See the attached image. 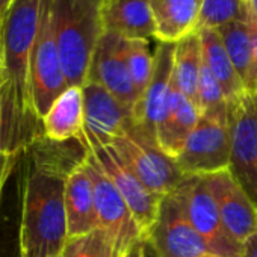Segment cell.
<instances>
[{"instance_id":"f546056e","label":"cell","mask_w":257,"mask_h":257,"mask_svg":"<svg viewBox=\"0 0 257 257\" xmlns=\"http://www.w3.org/2000/svg\"><path fill=\"white\" fill-rule=\"evenodd\" d=\"M5 150V89L0 82V152Z\"/></svg>"},{"instance_id":"6da1fadb","label":"cell","mask_w":257,"mask_h":257,"mask_svg":"<svg viewBox=\"0 0 257 257\" xmlns=\"http://www.w3.org/2000/svg\"><path fill=\"white\" fill-rule=\"evenodd\" d=\"M40 16L41 0H16L0 43V82L5 89V150H11L10 143L20 138L25 118L34 115L29 64Z\"/></svg>"},{"instance_id":"44dd1931","label":"cell","mask_w":257,"mask_h":257,"mask_svg":"<svg viewBox=\"0 0 257 257\" xmlns=\"http://www.w3.org/2000/svg\"><path fill=\"white\" fill-rule=\"evenodd\" d=\"M216 32L224 43L246 94L257 95V53L251 26L248 23H230Z\"/></svg>"},{"instance_id":"7a4b0ae2","label":"cell","mask_w":257,"mask_h":257,"mask_svg":"<svg viewBox=\"0 0 257 257\" xmlns=\"http://www.w3.org/2000/svg\"><path fill=\"white\" fill-rule=\"evenodd\" d=\"M65 176L44 162L28 173L23 188L20 257L61 255L68 240Z\"/></svg>"},{"instance_id":"8fae6325","label":"cell","mask_w":257,"mask_h":257,"mask_svg":"<svg viewBox=\"0 0 257 257\" xmlns=\"http://www.w3.org/2000/svg\"><path fill=\"white\" fill-rule=\"evenodd\" d=\"M147 239L161 257H200L212 254L210 245L189 222L174 192L162 198L158 219Z\"/></svg>"},{"instance_id":"7402d4cb","label":"cell","mask_w":257,"mask_h":257,"mask_svg":"<svg viewBox=\"0 0 257 257\" xmlns=\"http://www.w3.org/2000/svg\"><path fill=\"white\" fill-rule=\"evenodd\" d=\"M198 32L201 38L203 59L219 82L227 101L233 103L240 100L243 95H246V91L234 65L231 64L219 34L212 29H201Z\"/></svg>"},{"instance_id":"2e32d148","label":"cell","mask_w":257,"mask_h":257,"mask_svg":"<svg viewBox=\"0 0 257 257\" xmlns=\"http://www.w3.org/2000/svg\"><path fill=\"white\" fill-rule=\"evenodd\" d=\"M65 212L68 239L100 228L94 186L85 164L71 171L65 179Z\"/></svg>"},{"instance_id":"30bf717a","label":"cell","mask_w":257,"mask_h":257,"mask_svg":"<svg viewBox=\"0 0 257 257\" xmlns=\"http://www.w3.org/2000/svg\"><path fill=\"white\" fill-rule=\"evenodd\" d=\"M86 144L94 155L97 164L104 174L116 186L122 198L131 209L144 239L149 237L159 213L161 201L164 197L153 194L131 170L121 161L110 146H100L86 140Z\"/></svg>"},{"instance_id":"d6a6232c","label":"cell","mask_w":257,"mask_h":257,"mask_svg":"<svg viewBox=\"0 0 257 257\" xmlns=\"http://www.w3.org/2000/svg\"><path fill=\"white\" fill-rule=\"evenodd\" d=\"M141 257H161L153 243L149 239L143 240V248H141Z\"/></svg>"},{"instance_id":"d590c367","label":"cell","mask_w":257,"mask_h":257,"mask_svg":"<svg viewBox=\"0 0 257 257\" xmlns=\"http://www.w3.org/2000/svg\"><path fill=\"white\" fill-rule=\"evenodd\" d=\"M254 40H255V53H257V34H254Z\"/></svg>"},{"instance_id":"4316f807","label":"cell","mask_w":257,"mask_h":257,"mask_svg":"<svg viewBox=\"0 0 257 257\" xmlns=\"http://www.w3.org/2000/svg\"><path fill=\"white\" fill-rule=\"evenodd\" d=\"M227 104H228V101L225 98V94H224L219 82L216 80V77L213 76V73L210 71V68L207 67V64L203 59L200 82H198V94H197V106H198L200 112L204 113L209 110L224 107Z\"/></svg>"},{"instance_id":"52a82bcc","label":"cell","mask_w":257,"mask_h":257,"mask_svg":"<svg viewBox=\"0 0 257 257\" xmlns=\"http://www.w3.org/2000/svg\"><path fill=\"white\" fill-rule=\"evenodd\" d=\"M173 192L180 200L189 222L210 245L213 255L242 257V245L227 233L203 176H185Z\"/></svg>"},{"instance_id":"277c9868","label":"cell","mask_w":257,"mask_h":257,"mask_svg":"<svg viewBox=\"0 0 257 257\" xmlns=\"http://www.w3.org/2000/svg\"><path fill=\"white\" fill-rule=\"evenodd\" d=\"M68 88L52 19V0H41L37 40L29 64V94L35 118L40 121L55 100Z\"/></svg>"},{"instance_id":"5b68a950","label":"cell","mask_w":257,"mask_h":257,"mask_svg":"<svg viewBox=\"0 0 257 257\" xmlns=\"http://www.w3.org/2000/svg\"><path fill=\"white\" fill-rule=\"evenodd\" d=\"M183 176H209L231 167L228 104L201 113L176 159Z\"/></svg>"},{"instance_id":"5bb4252c","label":"cell","mask_w":257,"mask_h":257,"mask_svg":"<svg viewBox=\"0 0 257 257\" xmlns=\"http://www.w3.org/2000/svg\"><path fill=\"white\" fill-rule=\"evenodd\" d=\"M218 206L227 233L243 243L257 231V209L230 170L203 176Z\"/></svg>"},{"instance_id":"ba28073f","label":"cell","mask_w":257,"mask_h":257,"mask_svg":"<svg viewBox=\"0 0 257 257\" xmlns=\"http://www.w3.org/2000/svg\"><path fill=\"white\" fill-rule=\"evenodd\" d=\"M231 137L230 171L257 209V95L228 103Z\"/></svg>"},{"instance_id":"7c38bea8","label":"cell","mask_w":257,"mask_h":257,"mask_svg":"<svg viewBox=\"0 0 257 257\" xmlns=\"http://www.w3.org/2000/svg\"><path fill=\"white\" fill-rule=\"evenodd\" d=\"M85 138L100 146H110L135 125L134 109L95 82H85Z\"/></svg>"},{"instance_id":"3957f363","label":"cell","mask_w":257,"mask_h":257,"mask_svg":"<svg viewBox=\"0 0 257 257\" xmlns=\"http://www.w3.org/2000/svg\"><path fill=\"white\" fill-rule=\"evenodd\" d=\"M106 0H52L55 37L68 86H83L95 47L104 34Z\"/></svg>"},{"instance_id":"f1b7e54d","label":"cell","mask_w":257,"mask_h":257,"mask_svg":"<svg viewBox=\"0 0 257 257\" xmlns=\"http://www.w3.org/2000/svg\"><path fill=\"white\" fill-rule=\"evenodd\" d=\"M14 4H16V0H0V43H2L7 20L10 17V13H11Z\"/></svg>"},{"instance_id":"cb8c5ba5","label":"cell","mask_w":257,"mask_h":257,"mask_svg":"<svg viewBox=\"0 0 257 257\" xmlns=\"http://www.w3.org/2000/svg\"><path fill=\"white\" fill-rule=\"evenodd\" d=\"M230 23L249 25L246 0H203L198 31H218L219 28H224Z\"/></svg>"},{"instance_id":"83f0119b","label":"cell","mask_w":257,"mask_h":257,"mask_svg":"<svg viewBox=\"0 0 257 257\" xmlns=\"http://www.w3.org/2000/svg\"><path fill=\"white\" fill-rule=\"evenodd\" d=\"M16 152L11 150H2L0 152V200H2V194L5 189V185L14 170L16 165Z\"/></svg>"},{"instance_id":"e0dca14e","label":"cell","mask_w":257,"mask_h":257,"mask_svg":"<svg viewBox=\"0 0 257 257\" xmlns=\"http://www.w3.org/2000/svg\"><path fill=\"white\" fill-rule=\"evenodd\" d=\"M200 116L201 112L198 106L174 86L168 110L159 121L156 131L158 144L167 156L174 161L177 159L200 121Z\"/></svg>"},{"instance_id":"8992f818","label":"cell","mask_w":257,"mask_h":257,"mask_svg":"<svg viewBox=\"0 0 257 257\" xmlns=\"http://www.w3.org/2000/svg\"><path fill=\"white\" fill-rule=\"evenodd\" d=\"M110 147L127 168L159 197L173 192L185 179L176 161L161 150L158 140L138 125L116 138Z\"/></svg>"},{"instance_id":"d6986e66","label":"cell","mask_w":257,"mask_h":257,"mask_svg":"<svg viewBox=\"0 0 257 257\" xmlns=\"http://www.w3.org/2000/svg\"><path fill=\"white\" fill-rule=\"evenodd\" d=\"M47 140L65 143L85 141V109L82 86H68L41 119Z\"/></svg>"},{"instance_id":"9c48e42d","label":"cell","mask_w":257,"mask_h":257,"mask_svg":"<svg viewBox=\"0 0 257 257\" xmlns=\"http://www.w3.org/2000/svg\"><path fill=\"white\" fill-rule=\"evenodd\" d=\"M85 167L94 186V198L100 228L106 230L113 239L116 257H122L137 242L144 239L141 230L125 200L112 183V180L100 168L89 147Z\"/></svg>"},{"instance_id":"ffe728a7","label":"cell","mask_w":257,"mask_h":257,"mask_svg":"<svg viewBox=\"0 0 257 257\" xmlns=\"http://www.w3.org/2000/svg\"><path fill=\"white\" fill-rule=\"evenodd\" d=\"M104 32L127 40L155 38L150 0H106L103 7Z\"/></svg>"},{"instance_id":"8d00e7d4","label":"cell","mask_w":257,"mask_h":257,"mask_svg":"<svg viewBox=\"0 0 257 257\" xmlns=\"http://www.w3.org/2000/svg\"><path fill=\"white\" fill-rule=\"evenodd\" d=\"M56 257H62V254H61V255H56Z\"/></svg>"},{"instance_id":"484cf974","label":"cell","mask_w":257,"mask_h":257,"mask_svg":"<svg viewBox=\"0 0 257 257\" xmlns=\"http://www.w3.org/2000/svg\"><path fill=\"white\" fill-rule=\"evenodd\" d=\"M62 257H116L115 242L106 230L97 228L88 234L70 237Z\"/></svg>"},{"instance_id":"836d02e7","label":"cell","mask_w":257,"mask_h":257,"mask_svg":"<svg viewBox=\"0 0 257 257\" xmlns=\"http://www.w3.org/2000/svg\"><path fill=\"white\" fill-rule=\"evenodd\" d=\"M144 240V239H143ZM143 240L137 242L131 249H128L122 257H141V248H143Z\"/></svg>"},{"instance_id":"4dcf8cb0","label":"cell","mask_w":257,"mask_h":257,"mask_svg":"<svg viewBox=\"0 0 257 257\" xmlns=\"http://www.w3.org/2000/svg\"><path fill=\"white\" fill-rule=\"evenodd\" d=\"M242 257H257V231L242 243Z\"/></svg>"},{"instance_id":"603a6c76","label":"cell","mask_w":257,"mask_h":257,"mask_svg":"<svg viewBox=\"0 0 257 257\" xmlns=\"http://www.w3.org/2000/svg\"><path fill=\"white\" fill-rule=\"evenodd\" d=\"M203 65V49L200 32L186 37L174 46L173 83L189 100L197 104L198 82Z\"/></svg>"},{"instance_id":"1f68e13d","label":"cell","mask_w":257,"mask_h":257,"mask_svg":"<svg viewBox=\"0 0 257 257\" xmlns=\"http://www.w3.org/2000/svg\"><path fill=\"white\" fill-rule=\"evenodd\" d=\"M248 4V16H249V26L254 34H257V0H246Z\"/></svg>"},{"instance_id":"e575fe53","label":"cell","mask_w":257,"mask_h":257,"mask_svg":"<svg viewBox=\"0 0 257 257\" xmlns=\"http://www.w3.org/2000/svg\"><path fill=\"white\" fill-rule=\"evenodd\" d=\"M200 257H218V255H213V254H204V255H200Z\"/></svg>"},{"instance_id":"4fadbf2b","label":"cell","mask_w":257,"mask_h":257,"mask_svg":"<svg viewBox=\"0 0 257 257\" xmlns=\"http://www.w3.org/2000/svg\"><path fill=\"white\" fill-rule=\"evenodd\" d=\"M101 85L122 104L135 107L140 95L134 85L125 59V38L104 32L95 47L88 80Z\"/></svg>"},{"instance_id":"d4e9b609","label":"cell","mask_w":257,"mask_h":257,"mask_svg":"<svg viewBox=\"0 0 257 257\" xmlns=\"http://www.w3.org/2000/svg\"><path fill=\"white\" fill-rule=\"evenodd\" d=\"M125 59L137 92L141 97V94L150 83L155 68V55H152L150 52L149 40L125 38Z\"/></svg>"},{"instance_id":"9a60e30c","label":"cell","mask_w":257,"mask_h":257,"mask_svg":"<svg viewBox=\"0 0 257 257\" xmlns=\"http://www.w3.org/2000/svg\"><path fill=\"white\" fill-rule=\"evenodd\" d=\"M174 46L159 43L155 52V68L149 86L134 107L135 125L156 138L158 124L168 110L173 94ZM158 140V138H156Z\"/></svg>"},{"instance_id":"ac0fdd59","label":"cell","mask_w":257,"mask_h":257,"mask_svg":"<svg viewBox=\"0 0 257 257\" xmlns=\"http://www.w3.org/2000/svg\"><path fill=\"white\" fill-rule=\"evenodd\" d=\"M203 0H150L155 22V38L159 43L177 44L198 32Z\"/></svg>"}]
</instances>
